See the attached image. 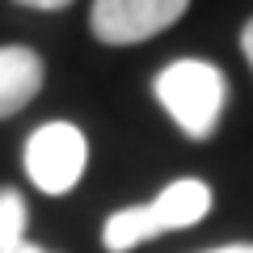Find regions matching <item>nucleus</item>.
Listing matches in <instances>:
<instances>
[{
  "mask_svg": "<svg viewBox=\"0 0 253 253\" xmlns=\"http://www.w3.org/2000/svg\"><path fill=\"white\" fill-rule=\"evenodd\" d=\"M211 211V186L199 177H177L156 194L152 203H139V207H123L106 219L101 228V245L110 253H131L135 245L156 241L165 232H181V228H194L203 215Z\"/></svg>",
  "mask_w": 253,
  "mask_h": 253,
  "instance_id": "1",
  "label": "nucleus"
},
{
  "mask_svg": "<svg viewBox=\"0 0 253 253\" xmlns=\"http://www.w3.org/2000/svg\"><path fill=\"white\" fill-rule=\"evenodd\" d=\"M152 93L190 139H207L224 114L228 76L207 59H173L152 81Z\"/></svg>",
  "mask_w": 253,
  "mask_h": 253,
  "instance_id": "2",
  "label": "nucleus"
},
{
  "mask_svg": "<svg viewBox=\"0 0 253 253\" xmlns=\"http://www.w3.org/2000/svg\"><path fill=\"white\" fill-rule=\"evenodd\" d=\"M89 139L72 123H42L26 139V173L42 194H68L84 177Z\"/></svg>",
  "mask_w": 253,
  "mask_h": 253,
  "instance_id": "3",
  "label": "nucleus"
},
{
  "mask_svg": "<svg viewBox=\"0 0 253 253\" xmlns=\"http://www.w3.org/2000/svg\"><path fill=\"white\" fill-rule=\"evenodd\" d=\"M190 0H93V34L106 46H131L169 30Z\"/></svg>",
  "mask_w": 253,
  "mask_h": 253,
  "instance_id": "4",
  "label": "nucleus"
},
{
  "mask_svg": "<svg viewBox=\"0 0 253 253\" xmlns=\"http://www.w3.org/2000/svg\"><path fill=\"white\" fill-rule=\"evenodd\" d=\"M42 59L30 46H0V118L26 110L42 89Z\"/></svg>",
  "mask_w": 253,
  "mask_h": 253,
  "instance_id": "5",
  "label": "nucleus"
},
{
  "mask_svg": "<svg viewBox=\"0 0 253 253\" xmlns=\"http://www.w3.org/2000/svg\"><path fill=\"white\" fill-rule=\"evenodd\" d=\"M0 253H30L26 241V199L13 186L0 190Z\"/></svg>",
  "mask_w": 253,
  "mask_h": 253,
  "instance_id": "6",
  "label": "nucleus"
},
{
  "mask_svg": "<svg viewBox=\"0 0 253 253\" xmlns=\"http://www.w3.org/2000/svg\"><path fill=\"white\" fill-rule=\"evenodd\" d=\"M13 4H26V9H38V13H55V9H68L72 0H13Z\"/></svg>",
  "mask_w": 253,
  "mask_h": 253,
  "instance_id": "7",
  "label": "nucleus"
},
{
  "mask_svg": "<svg viewBox=\"0 0 253 253\" xmlns=\"http://www.w3.org/2000/svg\"><path fill=\"white\" fill-rule=\"evenodd\" d=\"M241 51H245V59H249V68H253V17H249V26L241 30Z\"/></svg>",
  "mask_w": 253,
  "mask_h": 253,
  "instance_id": "8",
  "label": "nucleus"
},
{
  "mask_svg": "<svg viewBox=\"0 0 253 253\" xmlns=\"http://www.w3.org/2000/svg\"><path fill=\"white\" fill-rule=\"evenodd\" d=\"M207 253H253V245H224V249H207Z\"/></svg>",
  "mask_w": 253,
  "mask_h": 253,
  "instance_id": "9",
  "label": "nucleus"
},
{
  "mask_svg": "<svg viewBox=\"0 0 253 253\" xmlns=\"http://www.w3.org/2000/svg\"><path fill=\"white\" fill-rule=\"evenodd\" d=\"M30 253H46V249H38V245H30Z\"/></svg>",
  "mask_w": 253,
  "mask_h": 253,
  "instance_id": "10",
  "label": "nucleus"
}]
</instances>
